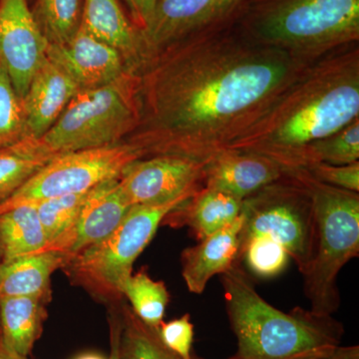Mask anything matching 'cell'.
I'll return each instance as SVG.
<instances>
[{
  "label": "cell",
  "instance_id": "28",
  "mask_svg": "<svg viewBox=\"0 0 359 359\" xmlns=\"http://www.w3.org/2000/svg\"><path fill=\"white\" fill-rule=\"evenodd\" d=\"M26 139L22 101L0 59V149L13 147Z\"/></svg>",
  "mask_w": 359,
  "mask_h": 359
},
{
  "label": "cell",
  "instance_id": "18",
  "mask_svg": "<svg viewBox=\"0 0 359 359\" xmlns=\"http://www.w3.org/2000/svg\"><path fill=\"white\" fill-rule=\"evenodd\" d=\"M242 226L241 212L233 223L182 252V276L189 292L202 294L212 278L222 275L238 263Z\"/></svg>",
  "mask_w": 359,
  "mask_h": 359
},
{
  "label": "cell",
  "instance_id": "32",
  "mask_svg": "<svg viewBox=\"0 0 359 359\" xmlns=\"http://www.w3.org/2000/svg\"><path fill=\"white\" fill-rule=\"evenodd\" d=\"M161 339L165 346L178 354L183 359H193L191 349L194 340V325L190 320V314L182 318L163 323L159 327Z\"/></svg>",
  "mask_w": 359,
  "mask_h": 359
},
{
  "label": "cell",
  "instance_id": "9",
  "mask_svg": "<svg viewBox=\"0 0 359 359\" xmlns=\"http://www.w3.org/2000/svg\"><path fill=\"white\" fill-rule=\"evenodd\" d=\"M137 159L140 156L124 142L54 156L0 203V212L39 201L88 192L104 182L119 178L124 168Z\"/></svg>",
  "mask_w": 359,
  "mask_h": 359
},
{
  "label": "cell",
  "instance_id": "38",
  "mask_svg": "<svg viewBox=\"0 0 359 359\" xmlns=\"http://www.w3.org/2000/svg\"><path fill=\"white\" fill-rule=\"evenodd\" d=\"M193 359H205V358H195ZM228 359H241L240 358H238L237 355L233 356V358H228Z\"/></svg>",
  "mask_w": 359,
  "mask_h": 359
},
{
  "label": "cell",
  "instance_id": "35",
  "mask_svg": "<svg viewBox=\"0 0 359 359\" xmlns=\"http://www.w3.org/2000/svg\"><path fill=\"white\" fill-rule=\"evenodd\" d=\"M120 320L116 318L111 323V353L109 359H120Z\"/></svg>",
  "mask_w": 359,
  "mask_h": 359
},
{
  "label": "cell",
  "instance_id": "34",
  "mask_svg": "<svg viewBox=\"0 0 359 359\" xmlns=\"http://www.w3.org/2000/svg\"><path fill=\"white\" fill-rule=\"evenodd\" d=\"M311 359H359V346H339L332 353L328 354V355Z\"/></svg>",
  "mask_w": 359,
  "mask_h": 359
},
{
  "label": "cell",
  "instance_id": "10",
  "mask_svg": "<svg viewBox=\"0 0 359 359\" xmlns=\"http://www.w3.org/2000/svg\"><path fill=\"white\" fill-rule=\"evenodd\" d=\"M249 1L158 0L148 25L141 30L145 60L180 40L235 25Z\"/></svg>",
  "mask_w": 359,
  "mask_h": 359
},
{
  "label": "cell",
  "instance_id": "2",
  "mask_svg": "<svg viewBox=\"0 0 359 359\" xmlns=\"http://www.w3.org/2000/svg\"><path fill=\"white\" fill-rule=\"evenodd\" d=\"M359 118V43L306 66L226 150L255 153L285 173L304 149Z\"/></svg>",
  "mask_w": 359,
  "mask_h": 359
},
{
  "label": "cell",
  "instance_id": "37",
  "mask_svg": "<svg viewBox=\"0 0 359 359\" xmlns=\"http://www.w3.org/2000/svg\"><path fill=\"white\" fill-rule=\"evenodd\" d=\"M77 359H104L102 356L97 355V354H84V355L80 356V358H78Z\"/></svg>",
  "mask_w": 359,
  "mask_h": 359
},
{
  "label": "cell",
  "instance_id": "31",
  "mask_svg": "<svg viewBox=\"0 0 359 359\" xmlns=\"http://www.w3.org/2000/svg\"><path fill=\"white\" fill-rule=\"evenodd\" d=\"M302 170L308 172L311 177L321 183L359 193V162L342 166L325 163H313Z\"/></svg>",
  "mask_w": 359,
  "mask_h": 359
},
{
  "label": "cell",
  "instance_id": "26",
  "mask_svg": "<svg viewBox=\"0 0 359 359\" xmlns=\"http://www.w3.org/2000/svg\"><path fill=\"white\" fill-rule=\"evenodd\" d=\"M355 162H359V118L304 149L297 169L313 163L342 166Z\"/></svg>",
  "mask_w": 359,
  "mask_h": 359
},
{
  "label": "cell",
  "instance_id": "33",
  "mask_svg": "<svg viewBox=\"0 0 359 359\" xmlns=\"http://www.w3.org/2000/svg\"><path fill=\"white\" fill-rule=\"evenodd\" d=\"M134 25L140 30L145 29L154 13L158 0H122Z\"/></svg>",
  "mask_w": 359,
  "mask_h": 359
},
{
  "label": "cell",
  "instance_id": "1",
  "mask_svg": "<svg viewBox=\"0 0 359 359\" xmlns=\"http://www.w3.org/2000/svg\"><path fill=\"white\" fill-rule=\"evenodd\" d=\"M309 65L257 43L238 22L180 40L137 71L138 121L123 142L140 159L210 162Z\"/></svg>",
  "mask_w": 359,
  "mask_h": 359
},
{
  "label": "cell",
  "instance_id": "27",
  "mask_svg": "<svg viewBox=\"0 0 359 359\" xmlns=\"http://www.w3.org/2000/svg\"><path fill=\"white\" fill-rule=\"evenodd\" d=\"M132 311L149 327L159 330L170 301V294L163 282L152 280L146 273L130 276L123 287Z\"/></svg>",
  "mask_w": 359,
  "mask_h": 359
},
{
  "label": "cell",
  "instance_id": "17",
  "mask_svg": "<svg viewBox=\"0 0 359 359\" xmlns=\"http://www.w3.org/2000/svg\"><path fill=\"white\" fill-rule=\"evenodd\" d=\"M81 27L121 55L127 72L137 73L145 55L141 30L120 0H83Z\"/></svg>",
  "mask_w": 359,
  "mask_h": 359
},
{
  "label": "cell",
  "instance_id": "16",
  "mask_svg": "<svg viewBox=\"0 0 359 359\" xmlns=\"http://www.w3.org/2000/svg\"><path fill=\"white\" fill-rule=\"evenodd\" d=\"M78 91L77 85L65 71L45 59L21 100L27 139L39 140L47 133Z\"/></svg>",
  "mask_w": 359,
  "mask_h": 359
},
{
  "label": "cell",
  "instance_id": "19",
  "mask_svg": "<svg viewBox=\"0 0 359 359\" xmlns=\"http://www.w3.org/2000/svg\"><path fill=\"white\" fill-rule=\"evenodd\" d=\"M243 205L244 200L203 186L170 215L177 224L189 226L199 242L233 223L242 212Z\"/></svg>",
  "mask_w": 359,
  "mask_h": 359
},
{
  "label": "cell",
  "instance_id": "22",
  "mask_svg": "<svg viewBox=\"0 0 359 359\" xmlns=\"http://www.w3.org/2000/svg\"><path fill=\"white\" fill-rule=\"evenodd\" d=\"M48 244L36 208L25 204L0 212V245L4 262L39 252Z\"/></svg>",
  "mask_w": 359,
  "mask_h": 359
},
{
  "label": "cell",
  "instance_id": "12",
  "mask_svg": "<svg viewBox=\"0 0 359 359\" xmlns=\"http://www.w3.org/2000/svg\"><path fill=\"white\" fill-rule=\"evenodd\" d=\"M47 49L29 0H0V59L21 100L47 58Z\"/></svg>",
  "mask_w": 359,
  "mask_h": 359
},
{
  "label": "cell",
  "instance_id": "24",
  "mask_svg": "<svg viewBox=\"0 0 359 359\" xmlns=\"http://www.w3.org/2000/svg\"><path fill=\"white\" fill-rule=\"evenodd\" d=\"M51 158L39 141L30 139L0 149V203L11 197Z\"/></svg>",
  "mask_w": 359,
  "mask_h": 359
},
{
  "label": "cell",
  "instance_id": "3",
  "mask_svg": "<svg viewBox=\"0 0 359 359\" xmlns=\"http://www.w3.org/2000/svg\"><path fill=\"white\" fill-rule=\"evenodd\" d=\"M221 276L226 314L241 359H311L341 346L344 327L330 314L297 306L290 313L264 301L236 263Z\"/></svg>",
  "mask_w": 359,
  "mask_h": 359
},
{
  "label": "cell",
  "instance_id": "6",
  "mask_svg": "<svg viewBox=\"0 0 359 359\" xmlns=\"http://www.w3.org/2000/svg\"><path fill=\"white\" fill-rule=\"evenodd\" d=\"M138 78L125 72L100 88L79 90L39 143L47 154L121 143L138 121Z\"/></svg>",
  "mask_w": 359,
  "mask_h": 359
},
{
  "label": "cell",
  "instance_id": "4",
  "mask_svg": "<svg viewBox=\"0 0 359 359\" xmlns=\"http://www.w3.org/2000/svg\"><path fill=\"white\" fill-rule=\"evenodd\" d=\"M238 25L257 43L311 63L359 43V0H250Z\"/></svg>",
  "mask_w": 359,
  "mask_h": 359
},
{
  "label": "cell",
  "instance_id": "23",
  "mask_svg": "<svg viewBox=\"0 0 359 359\" xmlns=\"http://www.w3.org/2000/svg\"><path fill=\"white\" fill-rule=\"evenodd\" d=\"M29 4L48 45L68 43L81 27L83 0H32Z\"/></svg>",
  "mask_w": 359,
  "mask_h": 359
},
{
  "label": "cell",
  "instance_id": "20",
  "mask_svg": "<svg viewBox=\"0 0 359 359\" xmlns=\"http://www.w3.org/2000/svg\"><path fill=\"white\" fill-rule=\"evenodd\" d=\"M69 262L56 250H42L0 264V299L41 297L52 273Z\"/></svg>",
  "mask_w": 359,
  "mask_h": 359
},
{
  "label": "cell",
  "instance_id": "21",
  "mask_svg": "<svg viewBox=\"0 0 359 359\" xmlns=\"http://www.w3.org/2000/svg\"><path fill=\"white\" fill-rule=\"evenodd\" d=\"M41 297L0 299L2 339L9 348L27 358L41 328Z\"/></svg>",
  "mask_w": 359,
  "mask_h": 359
},
{
  "label": "cell",
  "instance_id": "15",
  "mask_svg": "<svg viewBox=\"0 0 359 359\" xmlns=\"http://www.w3.org/2000/svg\"><path fill=\"white\" fill-rule=\"evenodd\" d=\"M285 175L280 165L263 156L224 150L205 165L204 187L245 200Z\"/></svg>",
  "mask_w": 359,
  "mask_h": 359
},
{
  "label": "cell",
  "instance_id": "11",
  "mask_svg": "<svg viewBox=\"0 0 359 359\" xmlns=\"http://www.w3.org/2000/svg\"><path fill=\"white\" fill-rule=\"evenodd\" d=\"M207 164L180 156L141 158L124 168L120 186L132 207L167 204L200 190Z\"/></svg>",
  "mask_w": 359,
  "mask_h": 359
},
{
  "label": "cell",
  "instance_id": "7",
  "mask_svg": "<svg viewBox=\"0 0 359 359\" xmlns=\"http://www.w3.org/2000/svg\"><path fill=\"white\" fill-rule=\"evenodd\" d=\"M240 247L254 238L282 245L302 276L316 250V221L311 194L292 173L244 200Z\"/></svg>",
  "mask_w": 359,
  "mask_h": 359
},
{
  "label": "cell",
  "instance_id": "5",
  "mask_svg": "<svg viewBox=\"0 0 359 359\" xmlns=\"http://www.w3.org/2000/svg\"><path fill=\"white\" fill-rule=\"evenodd\" d=\"M295 175L308 188L316 221V250L304 275V292L311 311L332 314L339 311L337 276L359 255V193L321 183L302 169Z\"/></svg>",
  "mask_w": 359,
  "mask_h": 359
},
{
  "label": "cell",
  "instance_id": "14",
  "mask_svg": "<svg viewBox=\"0 0 359 359\" xmlns=\"http://www.w3.org/2000/svg\"><path fill=\"white\" fill-rule=\"evenodd\" d=\"M47 58L65 71L79 90L100 88L127 72L121 55L82 27L68 43L48 45Z\"/></svg>",
  "mask_w": 359,
  "mask_h": 359
},
{
  "label": "cell",
  "instance_id": "29",
  "mask_svg": "<svg viewBox=\"0 0 359 359\" xmlns=\"http://www.w3.org/2000/svg\"><path fill=\"white\" fill-rule=\"evenodd\" d=\"M90 192L91 190L32 203L36 208L48 244L70 228Z\"/></svg>",
  "mask_w": 359,
  "mask_h": 359
},
{
  "label": "cell",
  "instance_id": "25",
  "mask_svg": "<svg viewBox=\"0 0 359 359\" xmlns=\"http://www.w3.org/2000/svg\"><path fill=\"white\" fill-rule=\"evenodd\" d=\"M120 320V359H183L165 346L159 330L149 327L129 306Z\"/></svg>",
  "mask_w": 359,
  "mask_h": 359
},
{
  "label": "cell",
  "instance_id": "30",
  "mask_svg": "<svg viewBox=\"0 0 359 359\" xmlns=\"http://www.w3.org/2000/svg\"><path fill=\"white\" fill-rule=\"evenodd\" d=\"M282 245L266 238H254L241 245L238 263H245L254 275L273 278L282 273L290 261Z\"/></svg>",
  "mask_w": 359,
  "mask_h": 359
},
{
  "label": "cell",
  "instance_id": "36",
  "mask_svg": "<svg viewBox=\"0 0 359 359\" xmlns=\"http://www.w3.org/2000/svg\"><path fill=\"white\" fill-rule=\"evenodd\" d=\"M0 359H27L22 358L20 354L13 351V349L9 348L2 339L1 334H0Z\"/></svg>",
  "mask_w": 359,
  "mask_h": 359
},
{
  "label": "cell",
  "instance_id": "13",
  "mask_svg": "<svg viewBox=\"0 0 359 359\" xmlns=\"http://www.w3.org/2000/svg\"><path fill=\"white\" fill-rule=\"evenodd\" d=\"M131 207L120 186L119 178L104 182L92 189L70 228L42 250L62 252L70 261L78 252L107 238Z\"/></svg>",
  "mask_w": 359,
  "mask_h": 359
},
{
  "label": "cell",
  "instance_id": "8",
  "mask_svg": "<svg viewBox=\"0 0 359 359\" xmlns=\"http://www.w3.org/2000/svg\"><path fill=\"white\" fill-rule=\"evenodd\" d=\"M191 197L163 205H133L107 238L78 252L68 263L76 275L97 289L122 294L135 261L154 238L160 224Z\"/></svg>",
  "mask_w": 359,
  "mask_h": 359
}]
</instances>
